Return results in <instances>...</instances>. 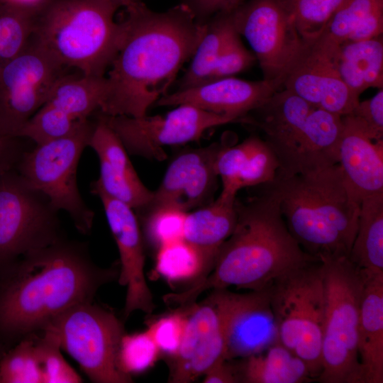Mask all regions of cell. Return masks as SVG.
Listing matches in <instances>:
<instances>
[{
    "label": "cell",
    "mask_w": 383,
    "mask_h": 383,
    "mask_svg": "<svg viewBox=\"0 0 383 383\" xmlns=\"http://www.w3.org/2000/svg\"><path fill=\"white\" fill-rule=\"evenodd\" d=\"M116 54L106 75L98 112L142 117L167 94L180 69L194 55L205 31L181 4L155 11L143 1L124 8Z\"/></svg>",
    "instance_id": "1"
},
{
    "label": "cell",
    "mask_w": 383,
    "mask_h": 383,
    "mask_svg": "<svg viewBox=\"0 0 383 383\" xmlns=\"http://www.w3.org/2000/svg\"><path fill=\"white\" fill-rule=\"evenodd\" d=\"M118 274L97 265L82 243L64 237L0 270V353L42 332L68 308L93 301Z\"/></svg>",
    "instance_id": "2"
},
{
    "label": "cell",
    "mask_w": 383,
    "mask_h": 383,
    "mask_svg": "<svg viewBox=\"0 0 383 383\" xmlns=\"http://www.w3.org/2000/svg\"><path fill=\"white\" fill-rule=\"evenodd\" d=\"M246 202L235 199L237 219L221 246L209 274L179 293L163 296L170 304L187 307L209 289L235 287L260 291L279 275L319 260L306 252L289 232L279 199L269 184Z\"/></svg>",
    "instance_id": "3"
},
{
    "label": "cell",
    "mask_w": 383,
    "mask_h": 383,
    "mask_svg": "<svg viewBox=\"0 0 383 383\" xmlns=\"http://www.w3.org/2000/svg\"><path fill=\"white\" fill-rule=\"evenodd\" d=\"M269 184L289 232L306 252L319 260L349 257L360 204L349 193L339 164L277 174Z\"/></svg>",
    "instance_id": "4"
},
{
    "label": "cell",
    "mask_w": 383,
    "mask_h": 383,
    "mask_svg": "<svg viewBox=\"0 0 383 383\" xmlns=\"http://www.w3.org/2000/svg\"><path fill=\"white\" fill-rule=\"evenodd\" d=\"M111 0H52L37 15L33 38L63 67L104 77L122 29Z\"/></svg>",
    "instance_id": "5"
},
{
    "label": "cell",
    "mask_w": 383,
    "mask_h": 383,
    "mask_svg": "<svg viewBox=\"0 0 383 383\" xmlns=\"http://www.w3.org/2000/svg\"><path fill=\"white\" fill-rule=\"evenodd\" d=\"M325 319L322 383H362L358 355L360 310L365 274L346 256L323 257Z\"/></svg>",
    "instance_id": "6"
},
{
    "label": "cell",
    "mask_w": 383,
    "mask_h": 383,
    "mask_svg": "<svg viewBox=\"0 0 383 383\" xmlns=\"http://www.w3.org/2000/svg\"><path fill=\"white\" fill-rule=\"evenodd\" d=\"M267 289L279 342L306 363L316 380L322 370L326 306L321 260L284 272Z\"/></svg>",
    "instance_id": "7"
},
{
    "label": "cell",
    "mask_w": 383,
    "mask_h": 383,
    "mask_svg": "<svg viewBox=\"0 0 383 383\" xmlns=\"http://www.w3.org/2000/svg\"><path fill=\"white\" fill-rule=\"evenodd\" d=\"M43 331L57 339L95 383H131V376L120 370L118 352L123 323L116 315L93 301L78 303L53 318Z\"/></svg>",
    "instance_id": "8"
},
{
    "label": "cell",
    "mask_w": 383,
    "mask_h": 383,
    "mask_svg": "<svg viewBox=\"0 0 383 383\" xmlns=\"http://www.w3.org/2000/svg\"><path fill=\"white\" fill-rule=\"evenodd\" d=\"M93 126L89 119L65 137L25 150L16 166L28 184L45 196L56 210L67 212L84 235L91 232L94 213L79 193L77 171Z\"/></svg>",
    "instance_id": "9"
},
{
    "label": "cell",
    "mask_w": 383,
    "mask_h": 383,
    "mask_svg": "<svg viewBox=\"0 0 383 383\" xmlns=\"http://www.w3.org/2000/svg\"><path fill=\"white\" fill-rule=\"evenodd\" d=\"M57 213L16 170L0 172V270L62 238Z\"/></svg>",
    "instance_id": "10"
},
{
    "label": "cell",
    "mask_w": 383,
    "mask_h": 383,
    "mask_svg": "<svg viewBox=\"0 0 383 383\" xmlns=\"http://www.w3.org/2000/svg\"><path fill=\"white\" fill-rule=\"evenodd\" d=\"M131 155L164 160L165 146L199 140L209 128L237 122L231 116L181 104L165 115L142 117L106 116L97 112Z\"/></svg>",
    "instance_id": "11"
},
{
    "label": "cell",
    "mask_w": 383,
    "mask_h": 383,
    "mask_svg": "<svg viewBox=\"0 0 383 383\" xmlns=\"http://www.w3.org/2000/svg\"><path fill=\"white\" fill-rule=\"evenodd\" d=\"M65 69L33 36L20 53L1 63L0 126L18 138L22 127L47 101Z\"/></svg>",
    "instance_id": "12"
},
{
    "label": "cell",
    "mask_w": 383,
    "mask_h": 383,
    "mask_svg": "<svg viewBox=\"0 0 383 383\" xmlns=\"http://www.w3.org/2000/svg\"><path fill=\"white\" fill-rule=\"evenodd\" d=\"M238 294L213 289L203 301L192 304L179 350L174 356L170 382L188 383L226 360L227 326Z\"/></svg>",
    "instance_id": "13"
},
{
    "label": "cell",
    "mask_w": 383,
    "mask_h": 383,
    "mask_svg": "<svg viewBox=\"0 0 383 383\" xmlns=\"http://www.w3.org/2000/svg\"><path fill=\"white\" fill-rule=\"evenodd\" d=\"M233 26L250 45L263 79L283 84L304 40L280 0H248L233 9Z\"/></svg>",
    "instance_id": "14"
},
{
    "label": "cell",
    "mask_w": 383,
    "mask_h": 383,
    "mask_svg": "<svg viewBox=\"0 0 383 383\" xmlns=\"http://www.w3.org/2000/svg\"><path fill=\"white\" fill-rule=\"evenodd\" d=\"M101 200L120 256L118 283L126 287L124 318L135 311L150 313L155 309L145 273V254L140 225L134 209L99 190L91 191Z\"/></svg>",
    "instance_id": "15"
},
{
    "label": "cell",
    "mask_w": 383,
    "mask_h": 383,
    "mask_svg": "<svg viewBox=\"0 0 383 383\" xmlns=\"http://www.w3.org/2000/svg\"><path fill=\"white\" fill-rule=\"evenodd\" d=\"M223 145L213 143L179 154L167 168L159 187L153 192L151 202L143 209L169 206L189 212L205 205L217 187L218 177L215 162Z\"/></svg>",
    "instance_id": "16"
},
{
    "label": "cell",
    "mask_w": 383,
    "mask_h": 383,
    "mask_svg": "<svg viewBox=\"0 0 383 383\" xmlns=\"http://www.w3.org/2000/svg\"><path fill=\"white\" fill-rule=\"evenodd\" d=\"M282 88V83L278 80L248 81L231 77L167 94L155 105L188 104L231 116L240 122L243 117L260 107Z\"/></svg>",
    "instance_id": "17"
},
{
    "label": "cell",
    "mask_w": 383,
    "mask_h": 383,
    "mask_svg": "<svg viewBox=\"0 0 383 383\" xmlns=\"http://www.w3.org/2000/svg\"><path fill=\"white\" fill-rule=\"evenodd\" d=\"M88 146L96 153L100 166L99 177L91 183V191H101L136 211L151 202L153 192L142 182L125 147L98 113Z\"/></svg>",
    "instance_id": "18"
},
{
    "label": "cell",
    "mask_w": 383,
    "mask_h": 383,
    "mask_svg": "<svg viewBox=\"0 0 383 383\" xmlns=\"http://www.w3.org/2000/svg\"><path fill=\"white\" fill-rule=\"evenodd\" d=\"M313 109L301 97L282 88L240 119V122L255 126L263 132L265 141L279 162L277 174H291L298 138Z\"/></svg>",
    "instance_id": "19"
},
{
    "label": "cell",
    "mask_w": 383,
    "mask_h": 383,
    "mask_svg": "<svg viewBox=\"0 0 383 383\" xmlns=\"http://www.w3.org/2000/svg\"><path fill=\"white\" fill-rule=\"evenodd\" d=\"M342 119L338 164L349 193L360 204L383 192V140L370 139L351 116Z\"/></svg>",
    "instance_id": "20"
},
{
    "label": "cell",
    "mask_w": 383,
    "mask_h": 383,
    "mask_svg": "<svg viewBox=\"0 0 383 383\" xmlns=\"http://www.w3.org/2000/svg\"><path fill=\"white\" fill-rule=\"evenodd\" d=\"M278 341L267 289L238 294L227 326L226 360L260 353Z\"/></svg>",
    "instance_id": "21"
},
{
    "label": "cell",
    "mask_w": 383,
    "mask_h": 383,
    "mask_svg": "<svg viewBox=\"0 0 383 383\" xmlns=\"http://www.w3.org/2000/svg\"><path fill=\"white\" fill-rule=\"evenodd\" d=\"M364 274L357 344L362 383H382L383 274Z\"/></svg>",
    "instance_id": "22"
},
{
    "label": "cell",
    "mask_w": 383,
    "mask_h": 383,
    "mask_svg": "<svg viewBox=\"0 0 383 383\" xmlns=\"http://www.w3.org/2000/svg\"><path fill=\"white\" fill-rule=\"evenodd\" d=\"M343 128L342 116L312 109L298 138L289 175L338 164Z\"/></svg>",
    "instance_id": "23"
},
{
    "label": "cell",
    "mask_w": 383,
    "mask_h": 383,
    "mask_svg": "<svg viewBox=\"0 0 383 383\" xmlns=\"http://www.w3.org/2000/svg\"><path fill=\"white\" fill-rule=\"evenodd\" d=\"M235 199L218 196L209 204L187 213L184 239L201 252L212 269L221 246L234 229Z\"/></svg>",
    "instance_id": "24"
},
{
    "label": "cell",
    "mask_w": 383,
    "mask_h": 383,
    "mask_svg": "<svg viewBox=\"0 0 383 383\" xmlns=\"http://www.w3.org/2000/svg\"><path fill=\"white\" fill-rule=\"evenodd\" d=\"M338 46L322 34L313 40H304L300 52L287 72L282 87L313 107L318 108L321 82Z\"/></svg>",
    "instance_id": "25"
},
{
    "label": "cell",
    "mask_w": 383,
    "mask_h": 383,
    "mask_svg": "<svg viewBox=\"0 0 383 383\" xmlns=\"http://www.w3.org/2000/svg\"><path fill=\"white\" fill-rule=\"evenodd\" d=\"M336 65L342 79L357 96L371 87L383 89L382 35L340 44Z\"/></svg>",
    "instance_id": "26"
},
{
    "label": "cell",
    "mask_w": 383,
    "mask_h": 383,
    "mask_svg": "<svg viewBox=\"0 0 383 383\" xmlns=\"http://www.w3.org/2000/svg\"><path fill=\"white\" fill-rule=\"evenodd\" d=\"M235 363L243 383H303L314 380L306 363L279 341Z\"/></svg>",
    "instance_id": "27"
},
{
    "label": "cell",
    "mask_w": 383,
    "mask_h": 383,
    "mask_svg": "<svg viewBox=\"0 0 383 383\" xmlns=\"http://www.w3.org/2000/svg\"><path fill=\"white\" fill-rule=\"evenodd\" d=\"M350 261L367 274H383V192L360 203Z\"/></svg>",
    "instance_id": "28"
},
{
    "label": "cell",
    "mask_w": 383,
    "mask_h": 383,
    "mask_svg": "<svg viewBox=\"0 0 383 383\" xmlns=\"http://www.w3.org/2000/svg\"><path fill=\"white\" fill-rule=\"evenodd\" d=\"M106 90V76H87L79 72L65 73L55 82L45 103L76 121H84L99 110Z\"/></svg>",
    "instance_id": "29"
},
{
    "label": "cell",
    "mask_w": 383,
    "mask_h": 383,
    "mask_svg": "<svg viewBox=\"0 0 383 383\" xmlns=\"http://www.w3.org/2000/svg\"><path fill=\"white\" fill-rule=\"evenodd\" d=\"M233 9L218 12L207 21L206 31L190 60L189 65L178 82L177 90L186 89L204 82L226 43L236 32L233 22Z\"/></svg>",
    "instance_id": "30"
},
{
    "label": "cell",
    "mask_w": 383,
    "mask_h": 383,
    "mask_svg": "<svg viewBox=\"0 0 383 383\" xmlns=\"http://www.w3.org/2000/svg\"><path fill=\"white\" fill-rule=\"evenodd\" d=\"M155 269L170 281L192 284L206 278L212 270L201 252L184 239L157 249Z\"/></svg>",
    "instance_id": "31"
},
{
    "label": "cell",
    "mask_w": 383,
    "mask_h": 383,
    "mask_svg": "<svg viewBox=\"0 0 383 383\" xmlns=\"http://www.w3.org/2000/svg\"><path fill=\"white\" fill-rule=\"evenodd\" d=\"M38 14L0 1V64L26 47L33 35Z\"/></svg>",
    "instance_id": "32"
},
{
    "label": "cell",
    "mask_w": 383,
    "mask_h": 383,
    "mask_svg": "<svg viewBox=\"0 0 383 383\" xmlns=\"http://www.w3.org/2000/svg\"><path fill=\"white\" fill-rule=\"evenodd\" d=\"M37 333L0 353V383H43Z\"/></svg>",
    "instance_id": "33"
},
{
    "label": "cell",
    "mask_w": 383,
    "mask_h": 383,
    "mask_svg": "<svg viewBox=\"0 0 383 383\" xmlns=\"http://www.w3.org/2000/svg\"><path fill=\"white\" fill-rule=\"evenodd\" d=\"M301 37L316 38L348 0H280Z\"/></svg>",
    "instance_id": "34"
},
{
    "label": "cell",
    "mask_w": 383,
    "mask_h": 383,
    "mask_svg": "<svg viewBox=\"0 0 383 383\" xmlns=\"http://www.w3.org/2000/svg\"><path fill=\"white\" fill-rule=\"evenodd\" d=\"M142 216L143 238L157 250L184 239L187 213L179 209L160 206L138 211Z\"/></svg>",
    "instance_id": "35"
},
{
    "label": "cell",
    "mask_w": 383,
    "mask_h": 383,
    "mask_svg": "<svg viewBox=\"0 0 383 383\" xmlns=\"http://www.w3.org/2000/svg\"><path fill=\"white\" fill-rule=\"evenodd\" d=\"M87 120L76 121L57 108L45 103L22 127L18 137L31 140L36 145H40L70 134Z\"/></svg>",
    "instance_id": "36"
},
{
    "label": "cell",
    "mask_w": 383,
    "mask_h": 383,
    "mask_svg": "<svg viewBox=\"0 0 383 383\" xmlns=\"http://www.w3.org/2000/svg\"><path fill=\"white\" fill-rule=\"evenodd\" d=\"M250 138V150L238 177V190L272 182L279 168L275 154L265 140L255 135Z\"/></svg>",
    "instance_id": "37"
},
{
    "label": "cell",
    "mask_w": 383,
    "mask_h": 383,
    "mask_svg": "<svg viewBox=\"0 0 383 383\" xmlns=\"http://www.w3.org/2000/svg\"><path fill=\"white\" fill-rule=\"evenodd\" d=\"M160 351L148 331L125 333L118 352V366L121 372L131 376L150 368Z\"/></svg>",
    "instance_id": "38"
},
{
    "label": "cell",
    "mask_w": 383,
    "mask_h": 383,
    "mask_svg": "<svg viewBox=\"0 0 383 383\" xmlns=\"http://www.w3.org/2000/svg\"><path fill=\"white\" fill-rule=\"evenodd\" d=\"M43 383H79L82 378L65 360L55 336L49 331L36 334Z\"/></svg>",
    "instance_id": "39"
},
{
    "label": "cell",
    "mask_w": 383,
    "mask_h": 383,
    "mask_svg": "<svg viewBox=\"0 0 383 383\" xmlns=\"http://www.w3.org/2000/svg\"><path fill=\"white\" fill-rule=\"evenodd\" d=\"M383 7V0H348L331 17L321 33L340 45L370 13Z\"/></svg>",
    "instance_id": "40"
},
{
    "label": "cell",
    "mask_w": 383,
    "mask_h": 383,
    "mask_svg": "<svg viewBox=\"0 0 383 383\" xmlns=\"http://www.w3.org/2000/svg\"><path fill=\"white\" fill-rule=\"evenodd\" d=\"M337 52L328 65L321 82L318 108L343 116L353 111L360 96L342 79L336 65Z\"/></svg>",
    "instance_id": "41"
},
{
    "label": "cell",
    "mask_w": 383,
    "mask_h": 383,
    "mask_svg": "<svg viewBox=\"0 0 383 383\" xmlns=\"http://www.w3.org/2000/svg\"><path fill=\"white\" fill-rule=\"evenodd\" d=\"M256 58L241 41L237 31L231 36L204 83L233 77L254 65Z\"/></svg>",
    "instance_id": "42"
},
{
    "label": "cell",
    "mask_w": 383,
    "mask_h": 383,
    "mask_svg": "<svg viewBox=\"0 0 383 383\" xmlns=\"http://www.w3.org/2000/svg\"><path fill=\"white\" fill-rule=\"evenodd\" d=\"M186 323V313L179 311L152 322L147 330L160 352L174 357L180 346Z\"/></svg>",
    "instance_id": "43"
},
{
    "label": "cell",
    "mask_w": 383,
    "mask_h": 383,
    "mask_svg": "<svg viewBox=\"0 0 383 383\" xmlns=\"http://www.w3.org/2000/svg\"><path fill=\"white\" fill-rule=\"evenodd\" d=\"M352 116L364 133L372 140H383V89L363 101H359Z\"/></svg>",
    "instance_id": "44"
},
{
    "label": "cell",
    "mask_w": 383,
    "mask_h": 383,
    "mask_svg": "<svg viewBox=\"0 0 383 383\" xmlns=\"http://www.w3.org/2000/svg\"><path fill=\"white\" fill-rule=\"evenodd\" d=\"M193 15L195 21L205 25L216 13L222 11L231 10L245 0H179Z\"/></svg>",
    "instance_id": "45"
},
{
    "label": "cell",
    "mask_w": 383,
    "mask_h": 383,
    "mask_svg": "<svg viewBox=\"0 0 383 383\" xmlns=\"http://www.w3.org/2000/svg\"><path fill=\"white\" fill-rule=\"evenodd\" d=\"M20 139L9 135L0 126V172L16 168L25 151Z\"/></svg>",
    "instance_id": "46"
},
{
    "label": "cell",
    "mask_w": 383,
    "mask_h": 383,
    "mask_svg": "<svg viewBox=\"0 0 383 383\" xmlns=\"http://www.w3.org/2000/svg\"><path fill=\"white\" fill-rule=\"evenodd\" d=\"M382 32L383 7L375 10L365 18L351 33L346 41L370 40L382 35Z\"/></svg>",
    "instance_id": "47"
},
{
    "label": "cell",
    "mask_w": 383,
    "mask_h": 383,
    "mask_svg": "<svg viewBox=\"0 0 383 383\" xmlns=\"http://www.w3.org/2000/svg\"><path fill=\"white\" fill-rule=\"evenodd\" d=\"M204 383H237L239 382L236 365L226 360L212 367L204 375Z\"/></svg>",
    "instance_id": "48"
},
{
    "label": "cell",
    "mask_w": 383,
    "mask_h": 383,
    "mask_svg": "<svg viewBox=\"0 0 383 383\" xmlns=\"http://www.w3.org/2000/svg\"><path fill=\"white\" fill-rule=\"evenodd\" d=\"M33 13H38L52 0H3Z\"/></svg>",
    "instance_id": "49"
},
{
    "label": "cell",
    "mask_w": 383,
    "mask_h": 383,
    "mask_svg": "<svg viewBox=\"0 0 383 383\" xmlns=\"http://www.w3.org/2000/svg\"><path fill=\"white\" fill-rule=\"evenodd\" d=\"M118 7V9L121 7H126L131 4L142 1V0H111Z\"/></svg>",
    "instance_id": "50"
},
{
    "label": "cell",
    "mask_w": 383,
    "mask_h": 383,
    "mask_svg": "<svg viewBox=\"0 0 383 383\" xmlns=\"http://www.w3.org/2000/svg\"><path fill=\"white\" fill-rule=\"evenodd\" d=\"M0 1H3V0H0Z\"/></svg>",
    "instance_id": "51"
}]
</instances>
